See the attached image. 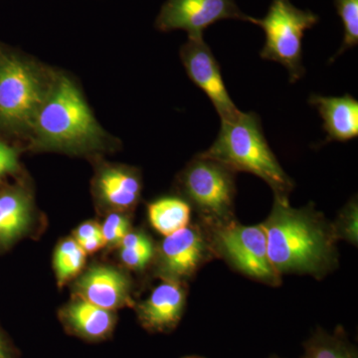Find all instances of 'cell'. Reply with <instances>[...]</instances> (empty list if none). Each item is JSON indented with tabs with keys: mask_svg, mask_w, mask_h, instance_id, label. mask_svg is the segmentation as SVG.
<instances>
[{
	"mask_svg": "<svg viewBox=\"0 0 358 358\" xmlns=\"http://www.w3.org/2000/svg\"><path fill=\"white\" fill-rule=\"evenodd\" d=\"M29 197L18 188L0 193V246L13 243L27 230L31 222Z\"/></svg>",
	"mask_w": 358,
	"mask_h": 358,
	"instance_id": "16",
	"label": "cell"
},
{
	"mask_svg": "<svg viewBox=\"0 0 358 358\" xmlns=\"http://www.w3.org/2000/svg\"><path fill=\"white\" fill-rule=\"evenodd\" d=\"M324 121L327 141H348L358 136V102L350 94L310 96L308 100Z\"/></svg>",
	"mask_w": 358,
	"mask_h": 358,
	"instance_id": "13",
	"label": "cell"
},
{
	"mask_svg": "<svg viewBox=\"0 0 358 358\" xmlns=\"http://www.w3.org/2000/svg\"><path fill=\"white\" fill-rule=\"evenodd\" d=\"M61 317L71 333L89 341H105L115 329L112 310L98 307L80 294L66 306Z\"/></svg>",
	"mask_w": 358,
	"mask_h": 358,
	"instance_id": "14",
	"label": "cell"
},
{
	"mask_svg": "<svg viewBox=\"0 0 358 358\" xmlns=\"http://www.w3.org/2000/svg\"><path fill=\"white\" fill-rule=\"evenodd\" d=\"M319 20V15L298 8L289 0H272L265 17L260 20L251 17L250 22L260 26L265 32L261 58L284 66L289 72V82L294 83L305 74L303 65L305 32Z\"/></svg>",
	"mask_w": 358,
	"mask_h": 358,
	"instance_id": "5",
	"label": "cell"
},
{
	"mask_svg": "<svg viewBox=\"0 0 358 358\" xmlns=\"http://www.w3.org/2000/svg\"><path fill=\"white\" fill-rule=\"evenodd\" d=\"M32 129L35 143L45 150L84 152L98 148L105 138L79 89L66 77L49 90Z\"/></svg>",
	"mask_w": 358,
	"mask_h": 358,
	"instance_id": "2",
	"label": "cell"
},
{
	"mask_svg": "<svg viewBox=\"0 0 358 358\" xmlns=\"http://www.w3.org/2000/svg\"><path fill=\"white\" fill-rule=\"evenodd\" d=\"M185 292L176 280L160 284L138 306L141 324L152 331H169L178 324L185 307Z\"/></svg>",
	"mask_w": 358,
	"mask_h": 358,
	"instance_id": "12",
	"label": "cell"
},
{
	"mask_svg": "<svg viewBox=\"0 0 358 358\" xmlns=\"http://www.w3.org/2000/svg\"><path fill=\"white\" fill-rule=\"evenodd\" d=\"M186 197L209 219L225 221L232 213L234 171L215 160L199 155L180 176Z\"/></svg>",
	"mask_w": 358,
	"mask_h": 358,
	"instance_id": "6",
	"label": "cell"
},
{
	"mask_svg": "<svg viewBox=\"0 0 358 358\" xmlns=\"http://www.w3.org/2000/svg\"><path fill=\"white\" fill-rule=\"evenodd\" d=\"M183 358H203V357H183Z\"/></svg>",
	"mask_w": 358,
	"mask_h": 358,
	"instance_id": "27",
	"label": "cell"
},
{
	"mask_svg": "<svg viewBox=\"0 0 358 358\" xmlns=\"http://www.w3.org/2000/svg\"><path fill=\"white\" fill-rule=\"evenodd\" d=\"M303 358H357L355 348L338 331L334 334L319 331L306 345Z\"/></svg>",
	"mask_w": 358,
	"mask_h": 358,
	"instance_id": "18",
	"label": "cell"
},
{
	"mask_svg": "<svg viewBox=\"0 0 358 358\" xmlns=\"http://www.w3.org/2000/svg\"><path fill=\"white\" fill-rule=\"evenodd\" d=\"M0 358H15L13 348L1 331H0Z\"/></svg>",
	"mask_w": 358,
	"mask_h": 358,
	"instance_id": "26",
	"label": "cell"
},
{
	"mask_svg": "<svg viewBox=\"0 0 358 358\" xmlns=\"http://www.w3.org/2000/svg\"><path fill=\"white\" fill-rule=\"evenodd\" d=\"M224 20H251L235 0H166L160 9L155 27L160 31L183 30L188 38H203L209 26Z\"/></svg>",
	"mask_w": 358,
	"mask_h": 358,
	"instance_id": "8",
	"label": "cell"
},
{
	"mask_svg": "<svg viewBox=\"0 0 358 358\" xmlns=\"http://www.w3.org/2000/svg\"><path fill=\"white\" fill-rule=\"evenodd\" d=\"M205 251L206 245L199 231L186 226L166 236L162 242V272L171 280L189 277L203 260Z\"/></svg>",
	"mask_w": 358,
	"mask_h": 358,
	"instance_id": "11",
	"label": "cell"
},
{
	"mask_svg": "<svg viewBox=\"0 0 358 358\" xmlns=\"http://www.w3.org/2000/svg\"><path fill=\"white\" fill-rule=\"evenodd\" d=\"M186 74L204 92L217 110L221 121H232L241 110L230 98L220 65L203 38L189 39L180 49Z\"/></svg>",
	"mask_w": 358,
	"mask_h": 358,
	"instance_id": "9",
	"label": "cell"
},
{
	"mask_svg": "<svg viewBox=\"0 0 358 358\" xmlns=\"http://www.w3.org/2000/svg\"><path fill=\"white\" fill-rule=\"evenodd\" d=\"M96 192L103 203L115 209H128L140 199L141 185L138 174L122 166H108L96 176Z\"/></svg>",
	"mask_w": 358,
	"mask_h": 358,
	"instance_id": "15",
	"label": "cell"
},
{
	"mask_svg": "<svg viewBox=\"0 0 358 358\" xmlns=\"http://www.w3.org/2000/svg\"><path fill=\"white\" fill-rule=\"evenodd\" d=\"M129 232V221L126 216L112 213L108 216L102 225V233L106 245H120Z\"/></svg>",
	"mask_w": 358,
	"mask_h": 358,
	"instance_id": "22",
	"label": "cell"
},
{
	"mask_svg": "<svg viewBox=\"0 0 358 358\" xmlns=\"http://www.w3.org/2000/svg\"><path fill=\"white\" fill-rule=\"evenodd\" d=\"M200 155L234 173L245 171L262 178L274 190L275 197L288 199L293 188V181L268 147L256 113L241 112L232 121H221L213 145Z\"/></svg>",
	"mask_w": 358,
	"mask_h": 358,
	"instance_id": "3",
	"label": "cell"
},
{
	"mask_svg": "<svg viewBox=\"0 0 358 358\" xmlns=\"http://www.w3.org/2000/svg\"><path fill=\"white\" fill-rule=\"evenodd\" d=\"M77 289L85 300L112 312L133 303L131 282L117 268L105 266L90 268L78 282Z\"/></svg>",
	"mask_w": 358,
	"mask_h": 358,
	"instance_id": "10",
	"label": "cell"
},
{
	"mask_svg": "<svg viewBox=\"0 0 358 358\" xmlns=\"http://www.w3.org/2000/svg\"><path fill=\"white\" fill-rule=\"evenodd\" d=\"M262 227L268 260L278 274H315L331 265L333 235L312 209H294L288 199L275 197L273 210Z\"/></svg>",
	"mask_w": 358,
	"mask_h": 358,
	"instance_id": "1",
	"label": "cell"
},
{
	"mask_svg": "<svg viewBox=\"0 0 358 358\" xmlns=\"http://www.w3.org/2000/svg\"><path fill=\"white\" fill-rule=\"evenodd\" d=\"M86 254L96 253L99 250L106 246V241L103 236L91 238V239L85 240L83 242L78 243Z\"/></svg>",
	"mask_w": 358,
	"mask_h": 358,
	"instance_id": "25",
	"label": "cell"
},
{
	"mask_svg": "<svg viewBox=\"0 0 358 358\" xmlns=\"http://www.w3.org/2000/svg\"><path fill=\"white\" fill-rule=\"evenodd\" d=\"M120 246L122 263L136 270H143L154 256L152 242L143 233L129 232Z\"/></svg>",
	"mask_w": 358,
	"mask_h": 358,
	"instance_id": "20",
	"label": "cell"
},
{
	"mask_svg": "<svg viewBox=\"0 0 358 358\" xmlns=\"http://www.w3.org/2000/svg\"><path fill=\"white\" fill-rule=\"evenodd\" d=\"M148 212L152 227L164 236L186 227L190 220L189 205L176 197H166L152 202Z\"/></svg>",
	"mask_w": 358,
	"mask_h": 358,
	"instance_id": "17",
	"label": "cell"
},
{
	"mask_svg": "<svg viewBox=\"0 0 358 358\" xmlns=\"http://www.w3.org/2000/svg\"><path fill=\"white\" fill-rule=\"evenodd\" d=\"M98 236H103L102 225L95 221H88L81 224L74 233V240L77 243Z\"/></svg>",
	"mask_w": 358,
	"mask_h": 358,
	"instance_id": "24",
	"label": "cell"
},
{
	"mask_svg": "<svg viewBox=\"0 0 358 358\" xmlns=\"http://www.w3.org/2000/svg\"><path fill=\"white\" fill-rule=\"evenodd\" d=\"M334 6L343 21L345 35L341 49L331 59V62L358 44V0H334Z\"/></svg>",
	"mask_w": 358,
	"mask_h": 358,
	"instance_id": "21",
	"label": "cell"
},
{
	"mask_svg": "<svg viewBox=\"0 0 358 358\" xmlns=\"http://www.w3.org/2000/svg\"><path fill=\"white\" fill-rule=\"evenodd\" d=\"M20 169V157L15 148L0 141V179Z\"/></svg>",
	"mask_w": 358,
	"mask_h": 358,
	"instance_id": "23",
	"label": "cell"
},
{
	"mask_svg": "<svg viewBox=\"0 0 358 358\" xmlns=\"http://www.w3.org/2000/svg\"><path fill=\"white\" fill-rule=\"evenodd\" d=\"M87 254L74 239H67L59 244L54 257L59 286L76 277L85 265Z\"/></svg>",
	"mask_w": 358,
	"mask_h": 358,
	"instance_id": "19",
	"label": "cell"
},
{
	"mask_svg": "<svg viewBox=\"0 0 358 358\" xmlns=\"http://www.w3.org/2000/svg\"><path fill=\"white\" fill-rule=\"evenodd\" d=\"M272 358H278V357H272Z\"/></svg>",
	"mask_w": 358,
	"mask_h": 358,
	"instance_id": "28",
	"label": "cell"
},
{
	"mask_svg": "<svg viewBox=\"0 0 358 358\" xmlns=\"http://www.w3.org/2000/svg\"><path fill=\"white\" fill-rule=\"evenodd\" d=\"M31 63L0 44V131L32 129L49 89Z\"/></svg>",
	"mask_w": 358,
	"mask_h": 358,
	"instance_id": "4",
	"label": "cell"
},
{
	"mask_svg": "<svg viewBox=\"0 0 358 358\" xmlns=\"http://www.w3.org/2000/svg\"><path fill=\"white\" fill-rule=\"evenodd\" d=\"M214 240L222 255L244 274L268 284L279 281V274L268 260L262 225H221L214 233Z\"/></svg>",
	"mask_w": 358,
	"mask_h": 358,
	"instance_id": "7",
	"label": "cell"
}]
</instances>
